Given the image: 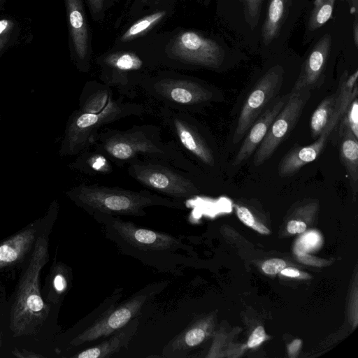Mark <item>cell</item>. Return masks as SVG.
<instances>
[{"label":"cell","instance_id":"42","mask_svg":"<svg viewBox=\"0 0 358 358\" xmlns=\"http://www.w3.org/2000/svg\"><path fill=\"white\" fill-rule=\"evenodd\" d=\"M4 0H0V4Z\"/></svg>","mask_w":358,"mask_h":358},{"label":"cell","instance_id":"25","mask_svg":"<svg viewBox=\"0 0 358 358\" xmlns=\"http://www.w3.org/2000/svg\"><path fill=\"white\" fill-rule=\"evenodd\" d=\"M164 10L152 13L133 24L122 35V41H128L142 34L159 22L165 15Z\"/></svg>","mask_w":358,"mask_h":358},{"label":"cell","instance_id":"20","mask_svg":"<svg viewBox=\"0 0 358 358\" xmlns=\"http://www.w3.org/2000/svg\"><path fill=\"white\" fill-rule=\"evenodd\" d=\"M114 98L110 87L96 82H88L80 96L78 110L90 113L101 112Z\"/></svg>","mask_w":358,"mask_h":358},{"label":"cell","instance_id":"33","mask_svg":"<svg viewBox=\"0 0 358 358\" xmlns=\"http://www.w3.org/2000/svg\"><path fill=\"white\" fill-rule=\"evenodd\" d=\"M287 229L290 234H300L306 229V224L302 221L292 220L288 222Z\"/></svg>","mask_w":358,"mask_h":358},{"label":"cell","instance_id":"23","mask_svg":"<svg viewBox=\"0 0 358 358\" xmlns=\"http://www.w3.org/2000/svg\"><path fill=\"white\" fill-rule=\"evenodd\" d=\"M287 0H269L267 16L262 29L264 41L270 43L275 36L285 13Z\"/></svg>","mask_w":358,"mask_h":358},{"label":"cell","instance_id":"22","mask_svg":"<svg viewBox=\"0 0 358 358\" xmlns=\"http://www.w3.org/2000/svg\"><path fill=\"white\" fill-rule=\"evenodd\" d=\"M334 120L340 121L335 115V93L325 97L313 113L310 122L312 138H317Z\"/></svg>","mask_w":358,"mask_h":358},{"label":"cell","instance_id":"24","mask_svg":"<svg viewBox=\"0 0 358 358\" xmlns=\"http://www.w3.org/2000/svg\"><path fill=\"white\" fill-rule=\"evenodd\" d=\"M20 27L11 17H0V56L17 39Z\"/></svg>","mask_w":358,"mask_h":358},{"label":"cell","instance_id":"40","mask_svg":"<svg viewBox=\"0 0 358 358\" xmlns=\"http://www.w3.org/2000/svg\"><path fill=\"white\" fill-rule=\"evenodd\" d=\"M353 37L355 43L356 45L358 44V25L357 21H355L354 27H353Z\"/></svg>","mask_w":358,"mask_h":358},{"label":"cell","instance_id":"1","mask_svg":"<svg viewBox=\"0 0 358 358\" xmlns=\"http://www.w3.org/2000/svg\"><path fill=\"white\" fill-rule=\"evenodd\" d=\"M92 147L118 166L127 164L137 157H143L165 161L182 170L198 175L192 161L173 140L164 141L161 128L155 124L134 125L124 130L101 129L96 135Z\"/></svg>","mask_w":358,"mask_h":358},{"label":"cell","instance_id":"19","mask_svg":"<svg viewBox=\"0 0 358 358\" xmlns=\"http://www.w3.org/2000/svg\"><path fill=\"white\" fill-rule=\"evenodd\" d=\"M340 159L348 175L353 189L358 183V138L345 127H341Z\"/></svg>","mask_w":358,"mask_h":358},{"label":"cell","instance_id":"4","mask_svg":"<svg viewBox=\"0 0 358 358\" xmlns=\"http://www.w3.org/2000/svg\"><path fill=\"white\" fill-rule=\"evenodd\" d=\"M103 226L106 236L120 250L147 263L151 254H172L187 250L182 241L172 235L145 229L117 216L102 213L91 215Z\"/></svg>","mask_w":358,"mask_h":358},{"label":"cell","instance_id":"16","mask_svg":"<svg viewBox=\"0 0 358 358\" xmlns=\"http://www.w3.org/2000/svg\"><path fill=\"white\" fill-rule=\"evenodd\" d=\"M331 46L329 36L322 37L314 46L305 59L298 78L292 90L320 87L324 80V72Z\"/></svg>","mask_w":358,"mask_h":358},{"label":"cell","instance_id":"29","mask_svg":"<svg viewBox=\"0 0 358 358\" xmlns=\"http://www.w3.org/2000/svg\"><path fill=\"white\" fill-rule=\"evenodd\" d=\"M266 338L264 329L262 326L257 327L252 333L248 341V347L255 348L261 344Z\"/></svg>","mask_w":358,"mask_h":358},{"label":"cell","instance_id":"28","mask_svg":"<svg viewBox=\"0 0 358 358\" xmlns=\"http://www.w3.org/2000/svg\"><path fill=\"white\" fill-rule=\"evenodd\" d=\"M286 267L285 261L280 259H271L264 262L262 265L263 271L268 275H275L280 273Z\"/></svg>","mask_w":358,"mask_h":358},{"label":"cell","instance_id":"13","mask_svg":"<svg viewBox=\"0 0 358 358\" xmlns=\"http://www.w3.org/2000/svg\"><path fill=\"white\" fill-rule=\"evenodd\" d=\"M71 49L80 71L89 69L90 55L87 21L82 0H65Z\"/></svg>","mask_w":358,"mask_h":358},{"label":"cell","instance_id":"2","mask_svg":"<svg viewBox=\"0 0 358 358\" xmlns=\"http://www.w3.org/2000/svg\"><path fill=\"white\" fill-rule=\"evenodd\" d=\"M68 196L90 215L102 213L110 215L143 217L151 206L184 209L180 202L148 189L134 191L119 187L82 182L67 192Z\"/></svg>","mask_w":358,"mask_h":358},{"label":"cell","instance_id":"34","mask_svg":"<svg viewBox=\"0 0 358 358\" xmlns=\"http://www.w3.org/2000/svg\"><path fill=\"white\" fill-rule=\"evenodd\" d=\"M28 307L33 311L41 310L43 306L41 298L37 295H31L27 301Z\"/></svg>","mask_w":358,"mask_h":358},{"label":"cell","instance_id":"31","mask_svg":"<svg viewBox=\"0 0 358 358\" xmlns=\"http://www.w3.org/2000/svg\"><path fill=\"white\" fill-rule=\"evenodd\" d=\"M262 0H245L246 10L252 19L258 18Z\"/></svg>","mask_w":358,"mask_h":358},{"label":"cell","instance_id":"7","mask_svg":"<svg viewBox=\"0 0 358 358\" xmlns=\"http://www.w3.org/2000/svg\"><path fill=\"white\" fill-rule=\"evenodd\" d=\"M159 116L178 148L190 161L208 169L215 166V151L203 127L191 113L160 106Z\"/></svg>","mask_w":358,"mask_h":358},{"label":"cell","instance_id":"35","mask_svg":"<svg viewBox=\"0 0 358 358\" xmlns=\"http://www.w3.org/2000/svg\"><path fill=\"white\" fill-rule=\"evenodd\" d=\"M87 1L92 12L96 14L103 9L106 0H87Z\"/></svg>","mask_w":358,"mask_h":358},{"label":"cell","instance_id":"27","mask_svg":"<svg viewBox=\"0 0 358 358\" xmlns=\"http://www.w3.org/2000/svg\"><path fill=\"white\" fill-rule=\"evenodd\" d=\"M342 127H347L358 138V99L355 98L348 107L343 117Z\"/></svg>","mask_w":358,"mask_h":358},{"label":"cell","instance_id":"12","mask_svg":"<svg viewBox=\"0 0 358 358\" xmlns=\"http://www.w3.org/2000/svg\"><path fill=\"white\" fill-rule=\"evenodd\" d=\"M170 57L180 64L217 68L222 62L223 52L215 41L194 31H185L174 42Z\"/></svg>","mask_w":358,"mask_h":358},{"label":"cell","instance_id":"3","mask_svg":"<svg viewBox=\"0 0 358 358\" xmlns=\"http://www.w3.org/2000/svg\"><path fill=\"white\" fill-rule=\"evenodd\" d=\"M150 109L145 104L114 97L99 113H85L76 109L66 124L59 150L62 156L77 155L93 145L103 126L131 116H141Z\"/></svg>","mask_w":358,"mask_h":358},{"label":"cell","instance_id":"5","mask_svg":"<svg viewBox=\"0 0 358 358\" xmlns=\"http://www.w3.org/2000/svg\"><path fill=\"white\" fill-rule=\"evenodd\" d=\"M139 89L161 106L184 113H192L216 100V92L211 87L173 72L150 75Z\"/></svg>","mask_w":358,"mask_h":358},{"label":"cell","instance_id":"36","mask_svg":"<svg viewBox=\"0 0 358 358\" xmlns=\"http://www.w3.org/2000/svg\"><path fill=\"white\" fill-rule=\"evenodd\" d=\"M301 342L300 340H295L288 346L289 356L291 357H295L300 348Z\"/></svg>","mask_w":358,"mask_h":358},{"label":"cell","instance_id":"26","mask_svg":"<svg viewBox=\"0 0 358 358\" xmlns=\"http://www.w3.org/2000/svg\"><path fill=\"white\" fill-rule=\"evenodd\" d=\"M335 0H316L311 13L309 27L315 30L322 26L331 17Z\"/></svg>","mask_w":358,"mask_h":358},{"label":"cell","instance_id":"37","mask_svg":"<svg viewBox=\"0 0 358 358\" xmlns=\"http://www.w3.org/2000/svg\"><path fill=\"white\" fill-rule=\"evenodd\" d=\"M280 273L283 275L291 278H296L300 275L299 271L293 268H285Z\"/></svg>","mask_w":358,"mask_h":358},{"label":"cell","instance_id":"8","mask_svg":"<svg viewBox=\"0 0 358 358\" xmlns=\"http://www.w3.org/2000/svg\"><path fill=\"white\" fill-rule=\"evenodd\" d=\"M100 79L104 85L115 88L124 97L134 99L142 81L150 74V65L131 52L110 54L99 61Z\"/></svg>","mask_w":358,"mask_h":358},{"label":"cell","instance_id":"10","mask_svg":"<svg viewBox=\"0 0 358 358\" xmlns=\"http://www.w3.org/2000/svg\"><path fill=\"white\" fill-rule=\"evenodd\" d=\"M311 90H292L288 100L272 122L264 138L255 152L253 163L259 166L266 162L290 134L308 103Z\"/></svg>","mask_w":358,"mask_h":358},{"label":"cell","instance_id":"39","mask_svg":"<svg viewBox=\"0 0 358 358\" xmlns=\"http://www.w3.org/2000/svg\"><path fill=\"white\" fill-rule=\"evenodd\" d=\"M251 227L260 234H268L270 233L269 230L264 224L257 222H255Z\"/></svg>","mask_w":358,"mask_h":358},{"label":"cell","instance_id":"18","mask_svg":"<svg viewBox=\"0 0 358 358\" xmlns=\"http://www.w3.org/2000/svg\"><path fill=\"white\" fill-rule=\"evenodd\" d=\"M90 148L78 153V157L69 166L73 170L91 176H105L112 173L113 166L110 159L94 147Z\"/></svg>","mask_w":358,"mask_h":358},{"label":"cell","instance_id":"11","mask_svg":"<svg viewBox=\"0 0 358 358\" xmlns=\"http://www.w3.org/2000/svg\"><path fill=\"white\" fill-rule=\"evenodd\" d=\"M283 78L282 69H269L254 85L239 114L233 136V143L242 140L256 120L264 113L280 92Z\"/></svg>","mask_w":358,"mask_h":358},{"label":"cell","instance_id":"9","mask_svg":"<svg viewBox=\"0 0 358 358\" xmlns=\"http://www.w3.org/2000/svg\"><path fill=\"white\" fill-rule=\"evenodd\" d=\"M167 282L149 285L117 306H110L78 338L91 342L112 334L136 317L143 306L166 286Z\"/></svg>","mask_w":358,"mask_h":358},{"label":"cell","instance_id":"38","mask_svg":"<svg viewBox=\"0 0 358 358\" xmlns=\"http://www.w3.org/2000/svg\"><path fill=\"white\" fill-rule=\"evenodd\" d=\"M54 284L58 291H62L66 286L64 278L61 275H58L55 277Z\"/></svg>","mask_w":358,"mask_h":358},{"label":"cell","instance_id":"21","mask_svg":"<svg viewBox=\"0 0 358 358\" xmlns=\"http://www.w3.org/2000/svg\"><path fill=\"white\" fill-rule=\"evenodd\" d=\"M358 71L349 75L345 71L341 76L335 93V115L341 120L350 103L357 97Z\"/></svg>","mask_w":358,"mask_h":358},{"label":"cell","instance_id":"41","mask_svg":"<svg viewBox=\"0 0 358 358\" xmlns=\"http://www.w3.org/2000/svg\"><path fill=\"white\" fill-rule=\"evenodd\" d=\"M350 1L352 3V10H353L355 12L357 10V0H350Z\"/></svg>","mask_w":358,"mask_h":358},{"label":"cell","instance_id":"32","mask_svg":"<svg viewBox=\"0 0 358 358\" xmlns=\"http://www.w3.org/2000/svg\"><path fill=\"white\" fill-rule=\"evenodd\" d=\"M17 254L16 251L8 245L0 247V259L4 262H10L16 259Z\"/></svg>","mask_w":358,"mask_h":358},{"label":"cell","instance_id":"6","mask_svg":"<svg viewBox=\"0 0 358 358\" xmlns=\"http://www.w3.org/2000/svg\"><path fill=\"white\" fill-rule=\"evenodd\" d=\"M127 165V173L132 179L169 199L183 203L201 192L198 175L165 161L137 157Z\"/></svg>","mask_w":358,"mask_h":358},{"label":"cell","instance_id":"15","mask_svg":"<svg viewBox=\"0 0 358 358\" xmlns=\"http://www.w3.org/2000/svg\"><path fill=\"white\" fill-rule=\"evenodd\" d=\"M338 122V120H334L313 143L306 146L296 145L292 148L278 164L279 176L290 177L305 165L315 161L324 148L329 136Z\"/></svg>","mask_w":358,"mask_h":358},{"label":"cell","instance_id":"14","mask_svg":"<svg viewBox=\"0 0 358 358\" xmlns=\"http://www.w3.org/2000/svg\"><path fill=\"white\" fill-rule=\"evenodd\" d=\"M290 92L276 96L264 113L256 120L244 136L243 141L233 160L236 166L248 159L264 138L272 122L289 99Z\"/></svg>","mask_w":358,"mask_h":358},{"label":"cell","instance_id":"17","mask_svg":"<svg viewBox=\"0 0 358 358\" xmlns=\"http://www.w3.org/2000/svg\"><path fill=\"white\" fill-rule=\"evenodd\" d=\"M138 318L134 317L126 325L117 329L110 337L100 343L80 352L78 358H106L118 352L122 348L126 347L138 327Z\"/></svg>","mask_w":358,"mask_h":358},{"label":"cell","instance_id":"30","mask_svg":"<svg viewBox=\"0 0 358 358\" xmlns=\"http://www.w3.org/2000/svg\"><path fill=\"white\" fill-rule=\"evenodd\" d=\"M236 213L239 220L248 227H251L255 222L252 213L245 206H236Z\"/></svg>","mask_w":358,"mask_h":358}]
</instances>
